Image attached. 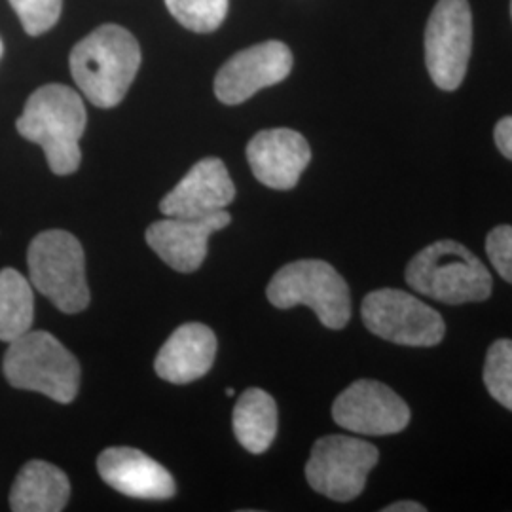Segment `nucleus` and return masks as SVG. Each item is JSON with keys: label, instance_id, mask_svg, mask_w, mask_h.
I'll return each mask as SVG.
<instances>
[{"label": "nucleus", "instance_id": "nucleus-1", "mask_svg": "<svg viewBox=\"0 0 512 512\" xmlns=\"http://www.w3.org/2000/svg\"><path fill=\"white\" fill-rule=\"evenodd\" d=\"M69 63L74 82L88 101L99 109H112L137 76L141 48L124 27L103 25L74 46Z\"/></svg>", "mask_w": 512, "mask_h": 512}, {"label": "nucleus", "instance_id": "nucleus-2", "mask_svg": "<svg viewBox=\"0 0 512 512\" xmlns=\"http://www.w3.org/2000/svg\"><path fill=\"white\" fill-rule=\"evenodd\" d=\"M86 120L78 93L61 84H48L29 97L16 128L23 139L44 148L55 175H71L82 160L80 139Z\"/></svg>", "mask_w": 512, "mask_h": 512}, {"label": "nucleus", "instance_id": "nucleus-3", "mask_svg": "<svg viewBox=\"0 0 512 512\" xmlns=\"http://www.w3.org/2000/svg\"><path fill=\"white\" fill-rule=\"evenodd\" d=\"M410 289L448 306L484 302L494 289L486 264L465 245L440 239L410 260L406 266Z\"/></svg>", "mask_w": 512, "mask_h": 512}, {"label": "nucleus", "instance_id": "nucleus-4", "mask_svg": "<svg viewBox=\"0 0 512 512\" xmlns=\"http://www.w3.org/2000/svg\"><path fill=\"white\" fill-rule=\"evenodd\" d=\"M4 376L12 387L37 391L55 403H73L80 389L76 357L44 330H29L8 344Z\"/></svg>", "mask_w": 512, "mask_h": 512}, {"label": "nucleus", "instance_id": "nucleus-5", "mask_svg": "<svg viewBox=\"0 0 512 512\" xmlns=\"http://www.w3.org/2000/svg\"><path fill=\"white\" fill-rule=\"evenodd\" d=\"M31 285L63 313L90 306L86 258L80 241L65 230H48L31 241L27 251Z\"/></svg>", "mask_w": 512, "mask_h": 512}, {"label": "nucleus", "instance_id": "nucleus-6", "mask_svg": "<svg viewBox=\"0 0 512 512\" xmlns=\"http://www.w3.org/2000/svg\"><path fill=\"white\" fill-rule=\"evenodd\" d=\"M266 294L279 310L308 306L327 329H344L351 319L348 283L325 260H296L283 266Z\"/></svg>", "mask_w": 512, "mask_h": 512}, {"label": "nucleus", "instance_id": "nucleus-7", "mask_svg": "<svg viewBox=\"0 0 512 512\" xmlns=\"http://www.w3.org/2000/svg\"><path fill=\"white\" fill-rule=\"evenodd\" d=\"M361 317L366 329L378 338L408 348H433L446 334L439 311L399 289L366 294Z\"/></svg>", "mask_w": 512, "mask_h": 512}, {"label": "nucleus", "instance_id": "nucleus-8", "mask_svg": "<svg viewBox=\"0 0 512 512\" xmlns=\"http://www.w3.org/2000/svg\"><path fill=\"white\" fill-rule=\"evenodd\" d=\"M378 459V448L366 440L329 435L313 444L306 478L317 494L346 503L363 494L368 473Z\"/></svg>", "mask_w": 512, "mask_h": 512}, {"label": "nucleus", "instance_id": "nucleus-9", "mask_svg": "<svg viewBox=\"0 0 512 512\" xmlns=\"http://www.w3.org/2000/svg\"><path fill=\"white\" fill-rule=\"evenodd\" d=\"M473 16L467 0H439L425 29V65L435 86L458 90L469 67Z\"/></svg>", "mask_w": 512, "mask_h": 512}, {"label": "nucleus", "instance_id": "nucleus-10", "mask_svg": "<svg viewBox=\"0 0 512 512\" xmlns=\"http://www.w3.org/2000/svg\"><path fill=\"white\" fill-rule=\"evenodd\" d=\"M332 418L351 433L382 437L406 429L410 408L382 382L357 380L332 404Z\"/></svg>", "mask_w": 512, "mask_h": 512}, {"label": "nucleus", "instance_id": "nucleus-11", "mask_svg": "<svg viewBox=\"0 0 512 512\" xmlns=\"http://www.w3.org/2000/svg\"><path fill=\"white\" fill-rule=\"evenodd\" d=\"M293 69L291 50L277 40L234 55L215 78V95L224 105H239L256 92L283 82Z\"/></svg>", "mask_w": 512, "mask_h": 512}, {"label": "nucleus", "instance_id": "nucleus-12", "mask_svg": "<svg viewBox=\"0 0 512 512\" xmlns=\"http://www.w3.org/2000/svg\"><path fill=\"white\" fill-rule=\"evenodd\" d=\"M226 211L203 219H169L154 222L147 230V243L165 264L181 274L196 272L207 256V241L230 224Z\"/></svg>", "mask_w": 512, "mask_h": 512}, {"label": "nucleus", "instance_id": "nucleus-13", "mask_svg": "<svg viewBox=\"0 0 512 512\" xmlns=\"http://www.w3.org/2000/svg\"><path fill=\"white\" fill-rule=\"evenodd\" d=\"M236 198V186L219 158H205L194 165L162 203L165 217L203 219L224 211Z\"/></svg>", "mask_w": 512, "mask_h": 512}, {"label": "nucleus", "instance_id": "nucleus-14", "mask_svg": "<svg viewBox=\"0 0 512 512\" xmlns=\"http://www.w3.org/2000/svg\"><path fill=\"white\" fill-rule=\"evenodd\" d=\"M247 160L264 186L291 190L310 164L311 148L294 129H266L256 133L247 145Z\"/></svg>", "mask_w": 512, "mask_h": 512}, {"label": "nucleus", "instance_id": "nucleus-15", "mask_svg": "<svg viewBox=\"0 0 512 512\" xmlns=\"http://www.w3.org/2000/svg\"><path fill=\"white\" fill-rule=\"evenodd\" d=\"M101 478L120 494L137 499H169L177 488L164 465L135 448H109L97 459Z\"/></svg>", "mask_w": 512, "mask_h": 512}, {"label": "nucleus", "instance_id": "nucleus-16", "mask_svg": "<svg viewBox=\"0 0 512 512\" xmlns=\"http://www.w3.org/2000/svg\"><path fill=\"white\" fill-rule=\"evenodd\" d=\"M217 357V336L202 323H184L156 357V374L169 384H190L205 376Z\"/></svg>", "mask_w": 512, "mask_h": 512}, {"label": "nucleus", "instance_id": "nucleus-17", "mask_svg": "<svg viewBox=\"0 0 512 512\" xmlns=\"http://www.w3.org/2000/svg\"><path fill=\"white\" fill-rule=\"evenodd\" d=\"M71 497L67 475L48 461L33 459L23 465L10 492V509L16 512H59Z\"/></svg>", "mask_w": 512, "mask_h": 512}, {"label": "nucleus", "instance_id": "nucleus-18", "mask_svg": "<svg viewBox=\"0 0 512 512\" xmlns=\"http://www.w3.org/2000/svg\"><path fill=\"white\" fill-rule=\"evenodd\" d=\"M234 433L251 454H264L277 435V404L258 387L247 389L234 408Z\"/></svg>", "mask_w": 512, "mask_h": 512}, {"label": "nucleus", "instance_id": "nucleus-19", "mask_svg": "<svg viewBox=\"0 0 512 512\" xmlns=\"http://www.w3.org/2000/svg\"><path fill=\"white\" fill-rule=\"evenodd\" d=\"M35 319L33 285L14 268L0 270V340L14 342L27 334Z\"/></svg>", "mask_w": 512, "mask_h": 512}, {"label": "nucleus", "instance_id": "nucleus-20", "mask_svg": "<svg viewBox=\"0 0 512 512\" xmlns=\"http://www.w3.org/2000/svg\"><path fill=\"white\" fill-rule=\"evenodd\" d=\"M165 6L183 27L196 33L217 31L228 14V0H165Z\"/></svg>", "mask_w": 512, "mask_h": 512}, {"label": "nucleus", "instance_id": "nucleus-21", "mask_svg": "<svg viewBox=\"0 0 512 512\" xmlns=\"http://www.w3.org/2000/svg\"><path fill=\"white\" fill-rule=\"evenodd\" d=\"M484 384L497 403L512 412V340L492 344L484 363Z\"/></svg>", "mask_w": 512, "mask_h": 512}, {"label": "nucleus", "instance_id": "nucleus-22", "mask_svg": "<svg viewBox=\"0 0 512 512\" xmlns=\"http://www.w3.org/2000/svg\"><path fill=\"white\" fill-rule=\"evenodd\" d=\"M10 4L18 14L23 29L31 37H38L57 23L63 0H10Z\"/></svg>", "mask_w": 512, "mask_h": 512}, {"label": "nucleus", "instance_id": "nucleus-23", "mask_svg": "<svg viewBox=\"0 0 512 512\" xmlns=\"http://www.w3.org/2000/svg\"><path fill=\"white\" fill-rule=\"evenodd\" d=\"M486 255L495 272L512 283V226H497L486 238Z\"/></svg>", "mask_w": 512, "mask_h": 512}, {"label": "nucleus", "instance_id": "nucleus-24", "mask_svg": "<svg viewBox=\"0 0 512 512\" xmlns=\"http://www.w3.org/2000/svg\"><path fill=\"white\" fill-rule=\"evenodd\" d=\"M495 145L505 158L512 160V116L501 118L494 131Z\"/></svg>", "mask_w": 512, "mask_h": 512}, {"label": "nucleus", "instance_id": "nucleus-25", "mask_svg": "<svg viewBox=\"0 0 512 512\" xmlns=\"http://www.w3.org/2000/svg\"><path fill=\"white\" fill-rule=\"evenodd\" d=\"M384 512H425L427 509L416 503V501H397V503H391L382 509Z\"/></svg>", "mask_w": 512, "mask_h": 512}, {"label": "nucleus", "instance_id": "nucleus-26", "mask_svg": "<svg viewBox=\"0 0 512 512\" xmlns=\"http://www.w3.org/2000/svg\"><path fill=\"white\" fill-rule=\"evenodd\" d=\"M226 395H228V397H232V395H234V389H232V387H228V389H226Z\"/></svg>", "mask_w": 512, "mask_h": 512}, {"label": "nucleus", "instance_id": "nucleus-27", "mask_svg": "<svg viewBox=\"0 0 512 512\" xmlns=\"http://www.w3.org/2000/svg\"><path fill=\"white\" fill-rule=\"evenodd\" d=\"M0 55H2V40H0Z\"/></svg>", "mask_w": 512, "mask_h": 512}, {"label": "nucleus", "instance_id": "nucleus-28", "mask_svg": "<svg viewBox=\"0 0 512 512\" xmlns=\"http://www.w3.org/2000/svg\"><path fill=\"white\" fill-rule=\"evenodd\" d=\"M511 16H512V0H511Z\"/></svg>", "mask_w": 512, "mask_h": 512}]
</instances>
